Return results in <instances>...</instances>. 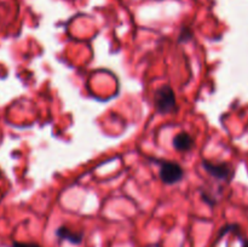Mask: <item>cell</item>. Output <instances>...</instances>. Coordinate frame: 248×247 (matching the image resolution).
<instances>
[{
	"mask_svg": "<svg viewBox=\"0 0 248 247\" xmlns=\"http://www.w3.org/2000/svg\"><path fill=\"white\" fill-rule=\"evenodd\" d=\"M155 109L160 114H171L177 110V99L174 91L169 85L159 87L154 94Z\"/></svg>",
	"mask_w": 248,
	"mask_h": 247,
	"instance_id": "6da1fadb",
	"label": "cell"
},
{
	"mask_svg": "<svg viewBox=\"0 0 248 247\" xmlns=\"http://www.w3.org/2000/svg\"><path fill=\"white\" fill-rule=\"evenodd\" d=\"M184 176L181 165L171 161H162L160 164V179L167 185L178 183Z\"/></svg>",
	"mask_w": 248,
	"mask_h": 247,
	"instance_id": "7a4b0ae2",
	"label": "cell"
},
{
	"mask_svg": "<svg viewBox=\"0 0 248 247\" xmlns=\"http://www.w3.org/2000/svg\"><path fill=\"white\" fill-rule=\"evenodd\" d=\"M202 166L211 176L215 178L219 179V181L229 182L232 177V170L227 162H220V164H213V162L208 161V160H203Z\"/></svg>",
	"mask_w": 248,
	"mask_h": 247,
	"instance_id": "3957f363",
	"label": "cell"
},
{
	"mask_svg": "<svg viewBox=\"0 0 248 247\" xmlns=\"http://www.w3.org/2000/svg\"><path fill=\"white\" fill-rule=\"evenodd\" d=\"M56 235L60 237L61 240H67L68 242L73 245H80L84 239V234L81 232H74L70 228L62 225L56 230Z\"/></svg>",
	"mask_w": 248,
	"mask_h": 247,
	"instance_id": "277c9868",
	"label": "cell"
},
{
	"mask_svg": "<svg viewBox=\"0 0 248 247\" xmlns=\"http://www.w3.org/2000/svg\"><path fill=\"white\" fill-rule=\"evenodd\" d=\"M194 140L189 133L179 132L173 138V147L178 152H189L193 148Z\"/></svg>",
	"mask_w": 248,
	"mask_h": 247,
	"instance_id": "5b68a950",
	"label": "cell"
},
{
	"mask_svg": "<svg viewBox=\"0 0 248 247\" xmlns=\"http://www.w3.org/2000/svg\"><path fill=\"white\" fill-rule=\"evenodd\" d=\"M193 38V33H191V31L189 28H183L182 29V33L181 35H179V41H183V43H186V41L190 40V39Z\"/></svg>",
	"mask_w": 248,
	"mask_h": 247,
	"instance_id": "8992f818",
	"label": "cell"
},
{
	"mask_svg": "<svg viewBox=\"0 0 248 247\" xmlns=\"http://www.w3.org/2000/svg\"><path fill=\"white\" fill-rule=\"evenodd\" d=\"M12 247H41L39 244L35 242H21V241H14Z\"/></svg>",
	"mask_w": 248,
	"mask_h": 247,
	"instance_id": "52a82bcc",
	"label": "cell"
},
{
	"mask_svg": "<svg viewBox=\"0 0 248 247\" xmlns=\"http://www.w3.org/2000/svg\"><path fill=\"white\" fill-rule=\"evenodd\" d=\"M239 237L242 241V247H248V240L245 239V237H241V235H239Z\"/></svg>",
	"mask_w": 248,
	"mask_h": 247,
	"instance_id": "ba28073f",
	"label": "cell"
}]
</instances>
